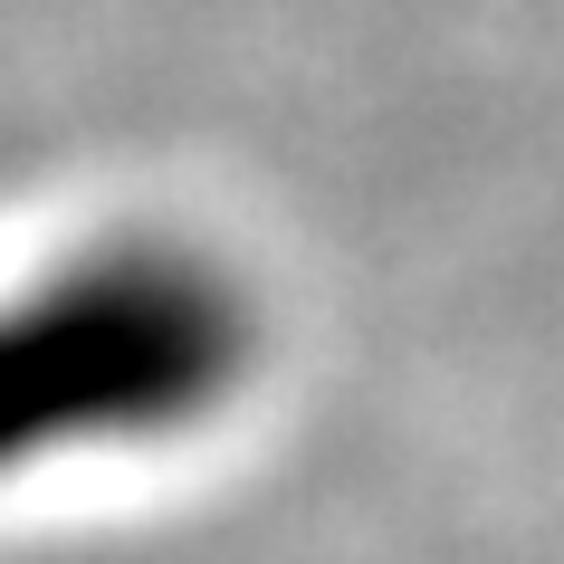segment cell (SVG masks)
Wrapping results in <instances>:
<instances>
[{
	"label": "cell",
	"mask_w": 564,
	"mask_h": 564,
	"mask_svg": "<svg viewBox=\"0 0 564 564\" xmlns=\"http://www.w3.org/2000/svg\"><path fill=\"white\" fill-rule=\"evenodd\" d=\"M249 297L173 239H116L0 297V478L192 431L249 373Z\"/></svg>",
	"instance_id": "1"
}]
</instances>
